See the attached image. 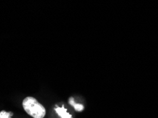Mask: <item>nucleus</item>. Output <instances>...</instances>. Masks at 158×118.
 <instances>
[{
    "label": "nucleus",
    "mask_w": 158,
    "mask_h": 118,
    "mask_svg": "<svg viewBox=\"0 0 158 118\" xmlns=\"http://www.w3.org/2000/svg\"><path fill=\"white\" fill-rule=\"evenodd\" d=\"M13 115L12 112H6L5 110H2L0 112V118H11Z\"/></svg>",
    "instance_id": "obj_4"
},
{
    "label": "nucleus",
    "mask_w": 158,
    "mask_h": 118,
    "mask_svg": "<svg viewBox=\"0 0 158 118\" xmlns=\"http://www.w3.org/2000/svg\"><path fill=\"white\" fill-rule=\"evenodd\" d=\"M23 108L28 115L34 118H44L46 115L45 108L34 97H27L22 103Z\"/></svg>",
    "instance_id": "obj_1"
},
{
    "label": "nucleus",
    "mask_w": 158,
    "mask_h": 118,
    "mask_svg": "<svg viewBox=\"0 0 158 118\" xmlns=\"http://www.w3.org/2000/svg\"><path fill=\"white\" fill-rule=\"evenodd\" d=\"M69 103H70V105L71 106H73V107L75 108V110L76 111H78V112H81V111H82L83 110V108H84L83 105H81V104L76 103L75 101L73 100V98H72L69 99Z\"/></svg>",
    "instance_id": "obj_3"
},
{
    "label": "nucleus",
    "mask_w": 158,
    "mask_h": 118,
    "mask_svg": "<svg viewBox=\"0 0 158 118\" xmlns=\"http://www.w3.org/2000/svg\"><path fill=\"white\" fill-rule=\"evenodd\" d=\"M55 110L61 118H72L71 115L67 112L66 110L65 109L64 106H62V108H56Z\"/></svg>",
    "instance_id": "obj_2"
}]
</instances>
